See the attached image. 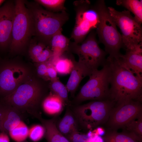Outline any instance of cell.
I'll use <instances>...</instances> for the list:
<instances>
[{"label":"cell","mask_w":142,"mask_h":142,"mask_svg":"<svg viewBox=\"0 0 142 142\" xmlns=\"http://www.w3.org/2000/svg\"><path fill=\"white\" fill-rule=\"evenodd\" d=\"M110 72L109 99L117 105L142 101V78L122 66L116 59L106 58Z\"/></svg>","instance_id":"1"},{"label":"cell","mask_w":142,"mask_h":142,"mask_svg":"<svg viewBox=\"0 0 142 142\" xmlns=\"http://www.w3.org/2000/svg\"><path fill=\"white\" fill-rule=\"evenodd\" d=\"M25 3L32 19L34 36L38 42L46 45L49 44L52 37L62 30V27L68 20L65 11L54 13L44 9L36 2L25 1Z\"/></svg>","instance_id":"2"},{"label":"cell","mask_w":142,"mask_h":142,"mask_svg":"<svg viewBox=\"0 0 142 142\" xmlns=\"http://www.w3.org/2000/svg\"><path fill=\"white\" fill-rule=\"evenodd\" d=\"M115 105L113 100H94L70 107L77 120L79 129L89 132L106 123Z\"/></svg>","instance_id":"3"},{"label":"cell","mask_w":142,"mask_h":142,"mask_svg":"<svg viewBox=\"0 0 142 142\" xmlns=\"http://www.w3.org/2000/svg\"><path fill=\"white\" fill-rule=\"evenodd\" d=\"M97 2L99 22L96 29L99 42L104 45L105 51L109 54V58L118 59L121 54L120 50L123 47L121 35L118 31L104 1L98 0Z\"/></svg>","instance_id":"4"},{"label":"cell","mask_w":142,"mask_h":142,"mask_svg":"<svg viewBox=\"0 0 142 142\" xmlns=\"http://www.w3.org/2000/svg\"><path fill=\"white\" fill-rule=\"evenodd\" d=\"M14 2L15 14L9 47L11 52L16 53L23 50L30 43L34 31L31 17L25 1L16 0Z\"/></svg>","instance_id":"5"},{"label":"cell","mask_w":142,"mask_h":142,"mask_svg":"<svg viewBox=\"0 0 142 142\" xmlns=\"http://www.w3.org/2000/svg\"><path fill=\"white\" fill-rule=\"evenodd\" d=\"M100 70H93L88 81L82 87L74 99V105L87 100L103 101L109 99L110 69L106 59Z\"/></svg>","instance_id":"6"},{"label":"cell","mask_w":142,"mask_h":142,"mask_svg":"<svg viewBox=\"0 0 142 142\" xmlns=\"http://www.w3.org/2000/svg\"><path fill=\"white\" fill-rule=\"evenodd\" d=\"M42 95L41 88L36 82L31 80L25 81L13 92L4 97L6 104L19 112H33L36 110Z\"/></svg>","instance_id":"7"},{"label":"cell","mask_w":142,"mask_h":142,"mask_svg":"<svg viewBox=\"0 0 142 142\" xmlns=\"http://www.w3.org/2000/svg\"><path fill=\"white\" fill-rule=\"evenodd\" d=\"M73 4L75 22L71 37L74 42L80 44L91 31L97 28L99 22V9L97 2L93 5L88 0L76 1Z\"/></svg>","instance_id":"8"},{"label":"cell","mask_w":142,"mask_h":142,"mask_svg":"<svg viewBox=\"0 0 142 142\" xmlns=\"http://www.w3.org/2000/svg\"><path fill=\"white\" fill-rule=\"evenodd\" d=\"M69 49L78 55L79 63L91 71L98 69L106 62L107 54L99 47L94 31L81 43H70Z\"/></svg>","instance_id":"9"},{"label":"cell","mask_w":142,"mask_h":142,"mask_svg":"<svg viewBox=\"0 0 142 142\" xmlns=\"http://www.w3.org/2000/svg\"><path fill=\"white\" fill-rule=\"evenodd\" d=\"M109 13L122 33L123 47L125 50L132 49L142 41V28L128 10L119 11L108 7Z\"/></svg>","instance_id":"10"},{"label":"cell","mask_w":142,"mask_h":142,"mask_svg":"<svg viewBox=\"0 0 142 142\" xmlns=\"http://www.w3.org/2000/svg\"><path fill=\"white\" fill-rule=\"evenodd\" d=\"M141 103L131 100L115 105L106 123L109 129L117 131L142 113Z\"/></svg>","instance_id":"11"},{"label":"cell","mask_w":142,"mask_h":142,"mask_svg":"<svg viewBox=\"0 0 142 142\" xmlns=\"http://www.w3.org/2000/svg\"><path fill=\"white\" fill-rule=\"evenodd\" d=\"M26 69L17 65H7L0 69V93L4 97L13 92L25 81Z\"/></svg>","instance_id":"12"},{"label":"cell","mask_w":142,"mask_h":142,"mask_svg":"<svg viewBox=\"0 0 142 142\" xmlns=\"http://www.w3.org/2000/svg\"><path fill=\"white\" fill-rule=\"evenodd\" d=\"M14 1L6 2L0 7V48L9 47L15 14Z\"/></svg>","instance_id":"13"},{"label":"cell","mask_w":142,"mask_h":142,"mask_svg":"<svg viewBox=\"0 0 142 142\" xmlns=\"http://www.w3.org/2000/svg\"><path fill=\"white\" fill-rule=\"evenodd\" d=\"M125 50V54H121L116 60L123 67L142 78V42L132 49Z\"/></svg>","instance_id":"14"},{"label":"cell","mask_w":142,"mask_h":142,"mask_svg":"<svg viewBox=\"0 0 142 142\" xmlns=\"http://www.w3.org/2000/svg\"><path fill=\"white\" fill-rule=\"evenodd\" d=\"M20 112L10 106L0 105V130L7 133L21 122Z\"/></svg>","instance_id":"15"},{"label":"cell","mask_w":142,"mask_h":142,"mask_svg":"<svg viewBox=\"0 0 142 142\" xmlns=\"http://www.w3.org/2000/svg\"><path fill=\"white\" fill-rule=\"evenodd\" d=\"M73 67L66 85L68 92L73 97L80 82L85 77L89 76L91 71L78 62L73 60Z\"/></svg>","instance_id":"16"},{"label":"cell","mask_w":142,"mask_h":142,"mask_svg":"<svg viewBox=\"0 0 142 142\" xmlns=\"http://www.w3.org/2000/svg\"><path fill=\"white\" fill-rule=\"evenodd\" d=\"M66 106L64 115L61 119L58 118L56 125L60 133L67 138L79 129L77 120L70 105Z\"/></svg>","instance_id":"17"},{"label":"cell","mask_w":142,"mask_h":142,"mask_svg":"<svg viewBox=\"0 0 142 142\" xmlns=\"http://www.w3.org/2000/svg\"><path fill=\"white\" fill-rule=\"evenodd\" d=\"M65 105L62 100L53 93L44 99L42 104L44 111L54 117L58 116L63 111Z\"/></svg>","instance_id":"18"},{"label":"cell","mask_w":142,"mask_h":142,"mask_svg":"<svg viewBox=\"0 0 142 142\" xmlns=\"http://www.w3.org/2000/svg\"><path fill=\"white\" fill-rule=\"evenodd\" d=\"M62 30L55 33L52 37L49 44L53 53V57L60 56L68 50L70 39L62 34Z\"/></svg>","instance_id":"19"},{"label":"cell","mask_w":142,"mask_h":142,"mask_svg":"<svg viewBox=\"0 0 142 142\" xmlns=\"http://www.w3.org/2000/svg\"><path fill=\"white\" fill-rule=\"evenodd\" d=\"M121 129L122 132L142 142V113L130 121Z\"/></svg>","instance_id":"20"},{"label":"cell","mask_w":142,"mask_h":142,"mask_svg":"<svg viewBox=\"0 0 142 142\" xmlns=\"http://www.w3.org/2000/svg\"><path fill=\"white\" fill-rule=\"evenodd\" d=\"M116 4L122 6L131 12L135 19L139 23L142 22V1L138 0H117Z\"/></svg>","instance_id":"21"},{"label":"cell","mask_w":142,"mask_h":142,"mask_svg":"<svg viewBox=\"0 0 142 142\" xmlns=\"http://www.w3.org/2000/svg\"><path fill=\"white\" fill-rule=\"evenodd\" d=\"M62 55L57 57L53 56L49 60L57 73L63 75L69 74L73 67V60L62 57Z\"/></svg>","instance_id":"22"},{"label":"cell","mask_w":142,"mask_h":142,"mask_svg":"<svg viewBox=\"0 0 142 142\" xmlns=\"http://www.w3.org/2000/svg\"><path fill=\"white\" fill-rule=\"evenodd\" d=\"M104 142H140L122 132L109 129L102 136Z\"/></svg>","instance_id":"23"},{"label":"cell","mask_w":142,"mask_h":142,"mask_svg":"<svg viewBox=\"0 0 142 142\" xmlns=\"http://www.w3.org/2000/svg\"><path fill=\"white\" fill-rule=\"evenodd\" d=\"M50 88L53 93L61 98L65 105H70L68 98V90L66 86L60 81L58 78L51 81Z\"/></svg>","instance_id":"24"},{"label":"cell","mask_w":142,"mask_h":142,"mask_svg":"<svg viewBox=\"0 0 142 142\" xmlns=\"http://www.w3.org/2000/svg\"><path fill=\"white\" fill-rule=\"evenodd\" d=\"M44 136L47 142H71L60 133L54 125L47 128Z\"/></svg>","instance_id":"25"},{"label":"cell","mask_w":142,"mask_h":142,"mask_svg":"<svg viewBox=\"0 0 142 142\" xmlns=\"http://www.w3.org/2000/svg\"><path fill=\"white\" fill-rule=\"evenodd\" d=\"M35 2L49 10L61 12L65 11L64 0H36Z\"/></svg>","instance_id":"26"},{"label":"cell","mask_w":142,"mask_h":142,"mask_svg":"<svg viewBox=\"0 0 142 142\" xmlns=\"http://www.w3.org/2000/svg\"><path fill=\"white\" fill-rule=\"evenodd\" d=\"M29 130L26 126L21 122L17 126L9 133L13 140L21 142L24 141L28 136Z\"/></svg>","instance_id":"27"},{"label":"cell","mask_w":142,"mask_h":142,"mask_svg":"<svg viewBox=\"0 0 142 142\" xmlns=\"http://www.w3.org/2000/svg\"><path fill=\"white\" fill-rule=\"evenodd\" d=\"M45 133V129L43 126L37 124L32 126L29 130L28 136L32 140L37 141L44 136Z\"/></svg>","instance_id":"28"},{"label":"cell","mask_w":142,"mask_h":142,"mask_svg":"<svg viewBox=\"0 0 142 142\" xmlns=\"http://www.w3.org/2000/svg\"><path fill=\"white\" fill-rule=\"evenodd\" d=\"M33 41V42L31 40L29 50V55L32 60L39 55L47 47L44 43L38 41V42H37V40L36 42L34 40Z\"/></svg>","instance_id":"29"},{"label":"cell","mask_w":142,"mask_h":142,"mask_svg":"<svg viewBox=\"0 0 142 142\" xmlns=\"http://www.w3.org/2000/svg\"><path fill=\"white\" fill-rule=\"evenodd\" d=\"M87 134H83L79 131L75 132L68 139L71 142H88L91 136V131Z\"/></svg>","instance_id":"30"},{"label":"cell","mask_w":142,"mask_h":142,"mask_svg":"<svg viewBox=\"0 0 142 142\" xmlns=\"http://www.w3.org/2000/svg\"><path fill=\"white\" fill-rule=\"evenodd\" d=\"M53 53L51 49L46 47L38 56L33 60L37 63H41L48 61L53 56Z\"/></svg>","instance_id":"31"},{"label":"cell","mask_w":142,"mask_h":142,"mask_svg":"<svg viewBox=\"0 0 142 142\" xmlns=\"http://www.w3.org/2000/svg\"><path fill=\"white\" fill-rule=\"evenodd\" d=\"M37 72L38 75L43 78L47 80V72L48 67V61L47 62L37 63Z\"/></svg>","instance_id":"32"},{"label":"cell","mask_w":142,"mask_h":142,"mask_svg":"<svg viewBox=\"0 0 142 142\" xmlns=\"http://www.w3.org/2000/svg\"><path fill=\"white\" fill-rule=\"evenodd\" d=\"M48 63L47 72V80L52 81L58 78L57 77V73L49 59L48 61Z\"/></svg>","instance_id":"33"},{"label":"cell","mask_w":142,"mask_h":142,"mask_svg":"<svg viewBox=\"0 0 142 142\" xmlns=\"http://www.w3.org/2000/svg\"><path fill=\"white\" fill-rule=\"evenodd\" d=\"M0 142H9V137L6 133L3 132L0 133Z\"/></svg>","instance_id":"34"},{"label":"cell","mask_w":142,"mask_h":142,"mask_svg":"<svg viewBox=\"0 0 142 142\" xmlns=\"http://www.w3.org/2000/svg\"><path fill=\"white\" fill-rule=\"evenodd\" d=\"M4 1V0H0V6Z\"/></svg>","instance_id":"35"},{"label":"cell","mask_w":142,"mask_h":142,"mask_svg":"<svg viewBox=\"0 0 142 142\" xmlns=\"http://www.w3.org/2000/svg\"><path fill=\"white\" fill-rule=\"evenodd\" d=\"M21 142H28L24 141H23Z\"/></svg>","instance_id":"36"}]
</instances>
